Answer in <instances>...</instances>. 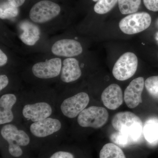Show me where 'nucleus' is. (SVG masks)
Listing matches in <instances>:
<instances>
[{"mask_svg": "<svg viewBox=\"0 0 158 158\" xmlns=\"http://www.w3.org/2000/svg\"><path fill=\"white\" fill-rule=\"evenodd\" d=\"M58 95L52 91L23 93L21 100L22 123L29 124L57 114Z\"/></svg>", "mask_w": 158, "mask_h": 158, "instance_id": "f257e3e1", "label": "nucleus"}, {"mask_svg": "<svg viewBox=\"0 0 158 158\" xmlns=\"http://www.w3.org/2000/svg\"><path fill=\"white\" fill-rule=\"evenodd\" d=\"M1 142L7 144L9 155L19 158L24 154V148L28 147L34 140L23 123H10L0 127Z\"/></svg>", "mask_w": 158, "mask_h": 158, "instance_id": "f03ea898", "label": "nucleus"}, {"mask_svg": "<svg viewBox=\"0 0 158 158\" xmlns=\"http://www.w3.org/2000/svg\"><path fill=\"white\" fill-rule=\"evenodd\" d=\"M66 120L58 114L24 125L34 141L52 140L68 134Z\"/></svg>", "mask_w": 158, "mask_h": 158, "instance_id": "7ed1b4c3", "label": "nucleus"}, {"mask_svg": "<svg viewBox=\"0 0 158 158\" xmlns=\"http://www.w3.org/2000/svg\"><path fill=\"white\" fill-rule=\"evenodd\" d=\"M90 102V96L84 91L74 94L64 92L58 95L57 114L68 122L73 121L88 107Z\"/></svg>", "mask_w": 158, "mask_h": 158, "instance_id": "20e7f679", "label": "nucleus"}, {"mask_svg": "<svg viewBox=\"0 0 158 158\" xmlns=\"http://www.w3.org/2000/svg\"><path fill=\"white\" fill-rule=\"evenodd\" d=\"M113 128L117 131L129 137L133 144L140 141L143 134V125L141 118L129 111L119 112L113 116Z\"/></svg>", "mask_w": 158, "mask_h": 158, "instance_id": "39448f33", "label": "nucleus"}, {"mask_svg": "<svg viewBox=\"0 0 158 158\" xmlns=\"http://www.w3.org/2000/svg\"><path fill=\"white\" fill-rule=\"evenodd\" d=\"M22 94L8 92L0 97V125L22 123L21 116Z\"/></svg>", "mask_w": 158, "mask_h": 158, "instance_id": "423d86ee", "label": "nucleus"}, {"mask_svg": "<svg viewBox=\"0 0 158 158\" xmlns=\"http://www.w3.org/2000/svg\"><path fill=\"white\" fill-rule=\"evenodd\" d=\"M108 118L109 113L106 109L91 106L87 107L74 120L79 127L98 129L106 124Z\"/></svg>", "mask_w": 158, "mask_h": 158, "instance_id": "0eeeda50", "label": "nucleus"}, {"mask_svg": "<svg viewBox=\"0 0 158 158\" xmlns=\"http://www.w3.org/2000/svg\"><path fill=\"white\" fill-rule=\"evenodd\" d=\"M61 10V7L57 3L44 0L34 4L30 10L29 17L34 23H43L56 17Z\"/></svg>", "mask_w": 158, "mask_h": 158, "instance_id": "6e6552de", "label": "nucleus"}, {"mask_svg": "<svg viewBox=\"0 0 158 158\" xmlns=\"http://www.w3.org/2000/svg\"><path fill=\"white\" fill-rule=\"evenodd\" d=\"M151 22V17L149 14L145 12H138L123 19L119 23V27L124 34L131 35L148 28Z\"/></svg>", "mask_w": 158, "mask_h": 158, "instance_id": "1a4fd4ad", "label": "nucleus"}, {"mask_svg": "<svg viewBox=\"0 0 158 158\" xmlns=\"http://www.w3.org/2000/svg\"><path fill=\"white\" fill-rule=\"evenodd\" d=\"M138 66V59L135 54L127 52L119 57L114 65L113 74L120 81L130 79L135 73Z\"/></svg>", "mask_w": 158, "mask_h": 158, "instance_id": "9d476101", "label": "nucleus"}, {"mask_svg": "<svg viewBox=\"0 0 158 158\" xmlns=\"http://www.w3.org/2000/svg\"><path fill=\"white\" fill-rule=\"evenodd\" d=\"M62 65L60 58H53L34 64L31 69V72L34 77L39 80L55 79L60 76Z\"/></svg>", "mask_w": 158, "mask_h": 158, "instance_id": "9b49d317", "label": "nucleus"}, {"mask_svg": "<svg viewBox=\"0 0 158 158\" xmlns=\"http://www.w3.org/2000/svg\"><path fill=\"white\" fill-rule=\"evenodd\" d=\"M51 50L56 56L72 58L81 55L83 48L80 43L77 40L63 39L55 42L52 46Z\"/></svg>", "mask_w": 158, "mask_h": 158, "instance_id": "f8f14e48", "label": "nucleus"}, {"mask_svg": "<svg viewBox=\"0 0 158 158\" xmlns=\"http://www.w3.org/2000/svg\"><path fill=\"white\" fill-rule=\"evenodd\" d=\"M144 85V79L139 77L133 80L125 90L124 99L127 106L134 109L142 102L141 94Z\"/></svg>", "mask_w": 158, "mask_h": 158, "instance_id": "ddd939ff", "label": "nucleus"}, {"mask_svg": "<svg viewBox=\"0 0 158 158\" xmlns=\"http://www.w3.org/2000/svg\"><path fill=\"white\" fill-rule=\"evenodd\" d=\"M82 70L78 61L73 58H68L62 62V70L60 75L61 81L65 84L75 82L82 76Z\"/></svg>", "mask_w": 158, "mask_h": 158, "instance_id": "4468645a", "label": "nucleus"}, {"mask_svg": "<svg viewBox=\"0 0 158 158\" xmlns=\"http://www.w3.org/2000/svg\"><path fill=\"white\" fill-rule=\"evenodd\" d=\"M101 99L106 107L111 110H116L123 102L121 88L117 84L110 85L103 91Z\"/></svg>", "mask_w": 158, "mask_h": 158, "instance_id": "2eb2a0df", "label": "nucleus"}, {"mask_svg": "<svg viewBox=\"0 0 158 158\" xmlns=\"http://www.w3.org/2000/svg\"><path fill=\"white\" fill-rule=\"evenodd\" d=\"M20 28L23 32L19 37L26 45L33 46L40 38V31L36 25L28 21L23 22L21 24Z\"/></svg>", "mask_w": 158, "mask_h": 158, "instance_id": "dca6fc26", "label": "nucleus"}, {"mask_svg": "<svg viewBox=\"0 0 158 158\" xmlns=\"http://www.w3.org/2000/svg\"><path fill=\"white\" fill-rule=\"evenodd\" d=\"M144 138L151 144H156L158 141V119L152 118L147 120L143 127Z\"/></svg>", "mask_w": 158, "mask_h": 158, "instance_id": "f3484780", "label": "nucleus"}, {"mask_svg": "<svg viewBox=\"0 0 158 158\" xmlns=\"http://www.w3.org/2000/svg\"><path fill=\"white\" fill-rule=\"evenodd\" d=\"M99 158H126L120 147L114 143L105 144L99 152Z\"/></svg>", "mask_w": 158, "mask_h": 158, "instance_id": "a211bd4d", "label": "nucleus"}, {"mask_svg": "<svg viewBox=\"0 0 158 158\" xmlns=\"http://www.w3.org/2000/svg\"><path fill=\"white\" fill-rule=\"evenodd\" d=\"M141 0H118V8L122 14H133L137 12Z\"/></svg>", "mask_w": 158, "mask_h": 158, "instance_id": "6ab92c4d", "label": "nucleus"}, {"mask_svg": "<svg viewBox=\"0 0 158 158\" xmlns=\"http://www.w3.org/2000/svg\"><path fill=\"white\" fill-rule=\"evenodd\" d=\"M18 14V7L13 6L9 2H5L1 4L0 18L1 19H11L16 17Z\"/></svg>", "mask_w": 158, "mask_h": 158, "instance_id": "aec40b11", "label": "nucleus"}, {"mask_svg": "<svg viewBox=\"0 0 158 158\" xmlns=\"http://www.w3.org/2000/svg\"><path fill=\"white\" fill-rule=\"evenodd\" d=\"M118 2V0H99L94 9L97 14H106L113 9Z\"/></svg>", "mask_w": 158, "mask_h": 158, "instance_id": "412c9836", "label": "nucleus"}, {"mask_svg": "<svg viewBox=\"0 0 158 158\" xmlns=\"http://www.w3.org/2000/svg\"><path fill=\"white\" fill-rule=\"evenodd\" d=\"M111 138L115 144L120 147H127L134 144L128 136L120 132L113 133L111 136Z\"/></svg>", "mask_w": 158, "mask_h": 158, "instance_id": "4be33fe9", "label": "nucleus"}, {"mask_svg": "<svg viewBox=\"0 0 158 158\" xmlns=\"http://www.w3.org/2000/svg\"><path fill=\"white\" fill-rule=\"evenodd\" d=\"M144 85L150 94L157 96L158 94V76L148 78L144 81Z\"/></svg>", "mask_w": 158, "mask_h": 158, "instance_id": "5701e85b", "label": "nucleus"}, {"mask_svg": "<svg viewBox=\"0 0 158 158\" xmlns=\"http://www.w3.org/2000/svg\"><path fill=\"white\" fill-rule=\"evenodd\" d=\"M47 158H75L72 152L66 150H59L49 156Z\"/></svg>", "mask_w": 158, "mask_h": 158, "instance_id": "b1692460", "label": "nucleus"}, {"mask_svg": "<svg viewBox=\"0 0 158 158\" xmlns=\"http://www.w3.org/2000/svg\"><path fill=\"white\" fill-rule=\"evenodd\" d=\"M145 7L152 11H158V0H143Z\"/></svg>", "mask_w": 158, "mask_h": 158, "instance_id": "393cba45", "label": "nucleus"}, {"mask_svg": "<svg viewBox=\"0 0 158 158\" xmlns=\"http://www.w3.org/2000/svg\"><path fill=\"white\" fill-rule=\"evenodd\" d=\"M9 84V77L5 74H2L0 75V92L1 94L8 87Z\"/></svg>", "mask_w": 158, "mask_h": 158, "instance_id": "a878e982", "label": "nucleus"}, {"mask_svg": "<svg viewBox=\"0 0 158 158\" xmlns=\"http://www.w3.org/2000/svg\"><path fill=\"white\" fill-rule=\"evenodd\" d=\"M7 62H8V57L2 50H0V66L1 67H3L6 65Z\"/></svg>", "mask_w": 158, "mask_h": 158, "instance_id": "bb28decb", "label": "nucleus"}, {"mask_svg": "<svg viewBox=\"0 0 158 158\" xmlns=\"http://www.w3.org/2000/svg\"><path fill=\"white\" fill-rule=\"evenodd\" d=\"M9 2L15 7H20L24 3L26 0H7Z\"/></svg>", "mask_w": 158, "mask_h": 158, "instance_id": "cd10ccee", "label": "nucleus"}, {"mask_svg": "<svg viewBox=\"0 0 158 158\" xmlns=\"http://www.w3.org/2000/svg\"><path fill=\"white\" fill-rule=\"evenodd\" d=\"M92 1H94V2H97L99 0H92Z\"/></svg>", "mask_w": 158, "mask_h": 158, "instance_id": "c85d7f7f", "label": "nucleus"}]
</instances>
